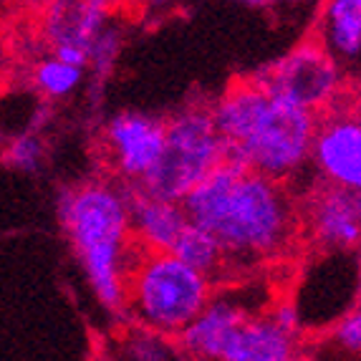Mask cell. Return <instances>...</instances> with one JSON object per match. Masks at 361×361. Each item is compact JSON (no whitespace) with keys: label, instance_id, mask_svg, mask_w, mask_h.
<instances>
[{"label":"cell","instance_id":"obj_1","mask_svg":"<svg viewBox=\"0 0 361 361\" xmlns=\"http://www.w3.org/2000/svg\"><path fill=\"white\" fill-rule=\"evenodd\" d=\"M180 202L190 223L215 235L228 263L283 253L298 228L288 187L238 164L217 162Z\"/></svg>","mask_w":361,"mask_h":361},{"label":"cell","instance_id":"obj_2","mask_svg":"<svg viewBox=\"0 0 361 361\" xmlns=\"http://www.w3.org/2000/svg\"><path fill=\"white\" fill-rule=\"evenodd\" d=\"M210 114L223 139L220 162L225 164L258 169L286 182L311 157L319 116L271 94L258 78L228 86Z\"/></svg>","mask_w":361,"mask_h":361},{"label":"cell","instance_id":"obj_3","mask_svg":"<svg viewBox=\"0 0 361 361\" xmlns=\"http://www.w3.org/2000/svg\"><path fill=\"white\" fill-rule=\"evenodd\" d=\"M61 220L102 306L121 313L127 268L137 247L124 190L106 182L68 190L61 202Z\"/></svg>","mask_w":361,"mask_h":361},{"label":"cell","instance_id":"obj_4","mask_svg":"<svg viewBox=\"0 0 361 361\" xmlns=\"http://www.w3.org/2000/svg\"><path fill=\"white\" fill-rule=\"evenodd\" d=\"M212 298V281L169 250L137 243L124 281V313L137 326L175 338Z\"/></svg>","mask_w":361,"mask_h":361},{"label":"cell","instance_id":"obj_5","mask_svg":"<svg viewBox=\"0 0 361 361\" xmlns=\"http://www.w3.org/2000/svg\"><path fill=\"white\" fill-rule=\"evenodd\" d=\"M223 139L210 109L190 106L164 121V147L154 167L134 185L157 197L180 202L220 162Z\"/></svg>","mask_w":361,"mask_h":361},{"label":"cell","instance_id":"obj_6","mask_svg":"<svg viewBox=\"0 0 361 361\" xmlns=\"http://www.w3.org/2000/svg\"><path fill=\"white\" fill-rule=\"evenodd\" d=\"M255 78L271 94L288 99L316 116L336 106L343 97V66L319 41L298 43Z\"/></svg>","mask_w":361,"mask_h":361},{"label":"cell","instance_id":"obj_7","mask_svg":"<svg viewBox=\"0 0 361 361\" xmlns=\"http://www.w3.org/2000/svg\"><path fill=\"white\" fill-rule=\"evenodd\" d=\"M316 169L329 185L361 187V127L354 109L341 104L319 116L311 142V157Z\"/></svg>","mask_w":361,"mask_h":361},{"label":"cell","instance_id":"obj_8","mask_svg":"<svg viewBox=\"0 0 361 361\" xmlns=\"http://www.w3.org/2000/svg\"><path fill=\"white\" fill-rule=\"evenodd\" d=\"M164 147V121L127 111L109 121L106 149L111 164L124 180L139 182L154 167Z\"/></svg>","mask_w":361,"mask_h":361},{"label":"cell","instance_id":"obj_9","mask_svg":"<svg viewBox=\"0 0 361 361\" xmlns=\"http://www.w3.org/2000/svg\"><path fill=\"white\" fill-rule=\"evenodd\" d=\"M306 228L324 250H354L361 233L359 190L326 182L308 200Z\"/></svg>","mask_w":361,"mask_h":361},{"label":"cell","instance_id":"obj_10","mask_svg":"<svg viewBox=\"0 0 361 361\" xmlns=\"http://www.w3.org/2000/svg\"><path fill=\"white\" fill-rule=\"evenodd\" d=\"M298 331L281 326L271 313H245L223 346V361H288L298 356Z\"/></svg>","mask_w":361,"mask_h":361},{"label":"cell","instance_id":"obj_11","mask_svg":"<svg viewBox=\"0 0 361 361\" xmlns=\"http://www.w3.org/2000/svg\"><path fill=\"white\" fill-rule=\"evenodd\" d=\"M129 207V225L132 238L147 250H169L180 230L185 228L187 215L182 202L167 197H157L139 185L124 190Z\"/></svg>","mask_w":361,"mask_h":361},{"label":"cell","instance_id":"obj_12","mask_svg":"<svg viewBox=\"0 0 361 361\" xmlns=\"http://www.w3.org/2000/svg\"><path fill=\"white\" fill-rule=\"evenodd\" d=\"M245 308L235 306L225 298H210L207 306L175 336L182 356L192 359H220L235 324L245 316Z\"/></svg>","mask_w":361,"mask_h":361},{"label":"cell","instance_id":"obj_13","mask_svg":"<svg viewBox=\"0 0 361 361\" xmlns=\"http://www.w3.org/2000/svg\"><path fill=\"white\" fill-rule=\"evenodd\" d=\"M321 43L341 66L359 61L361 0H326L321 16Z\"/></svg>","mask_w":361,"mask_h":361},{"label":"cell","instance_id":"obj_14","mask_svg":"<svg viewBox=\"0 0 361 361\" xmlns=\"http://www.w3.org/2000/svg\"><path fill=\"white\" fill-rule=\"evenodd\" d=\"M169 253L177 255L182 263H187L190 268H195L197 273L207 276L215 283V278L228 268V255H225L223 245L217 243V238L210 230L200 228V225L187 220L185 228L180 230V235L175 238Z\"/></svg>","mask_w":361,"mask_h":361},{"label":"cell","instance_id":"obj_15","mask_svg":"<svg viewBox=\"0 0 361 361\" xmlns=\"http://www.w3.org/2000/svg\"><path fill=\"white\" fill-rule=\"evenodd\" d=\"M81 78H84V68L66 63V61L56 59V56L38 61L36 68H33V84H36V89L51 99L68 97L81 84Z\"/></svg>","mask_w":361,"mask_h":361},{"label":"cell","instance_id":"obj_16","mask_svg":"<svg viewBox=\"0 0 361 361\" xmlns=\"http://www.w3.org/2000/svg\"><path fill=\"white\" fill-rule=\"evenodd\" d=\"M124 349L127 356L142 361H159V359H175L182 356L180 346L172 336H164V334H157L145 326H134V331L129 334V338L124 341Z\"/></svg>","mask_w":361,"mask_h":361},{"label":"cell","instance_id":"obj_17","mask_svg":"<svg viewBox=\"0 0 361 361\" xmlns=\"http://www.w3.org/2000/svg\"><path fill=\"white\" fill-rule=\"evenodd\" d=\"M8 159H11V164H16L20 169H36L43 159V145L36 137L23 134V137H18L8 147Z\"/></svg>","mask_w":361,"mask_h":361},{"label":"cell","instance_id":"obj_18","mask_svg":"<svg viewBox=\"0 0 361 361\" xmlns=\"http://www.w3.org/2000/svg\"><path fill=\"white\" fill-rule=\"evenodd\" d=\"M334 338L343 351L359 354L361 351V316L359 311L343 313L341 319L334 326Z\"/></svg>","mask_w":361,"mask_h":361},{"label":"cell","instance_id":"obj_19","mask_svg":"<svg viewBox=\"0 0 361 361\" xmlns=\"http://www.w3.org/2000/svg\"><path fill=\"white\" fill-rule=\"evenodd\" d=\"M54 56L61 61H66V63H73V66H81V68L91 61L89 49H86V46H76V43H59V46H54Z\"/></svg>","mask_w":361,"mask_h":361},{"label":"cell","instance_id":"obj_20","mask_svg":"<svg viewBox=\"0 0 361 361\" xmlns=\"http://www.w3.org/2000/svg\"><path fill=\"white\" fill-rule=\"evenodd\" d=\"M8 73H11V46H8L3 30H0V89L6 86Z\"/></svg>","mask_w":361,"mask_h":361},{"label":"cell","instance_id":"obj_21","mask_svg":"<svg viewBox=\"0 0 361 361\" xmlns=\"http://www.w3.org/2000/svg\"><path fill=\"white\" fill-rule=\"evenodd\" d=\"M238 3H243V6H250V8H265V6H271L273 0H238Z\"/></svg>","mask_w":361,"mask_h":361},{"label":"cell","instance_id":"obj_22","mask_svg":"<svg viewBox=\"0 0 361 361\" xmlns=\"http://www.w3.org/2000/svg\"><path fill=\"white\" fill-rule=\"evenodd\" d=\"M13 6H18V0H0V16L11 11Z\"/></svg>","mask_w":361,"mask_h":361},{"label":"cell","instance_id":"obj_23","mask_svg":"<svg viewBox=\"0 0 361 361\" xmlns=\"http://www.w3.org/2000/svg\"><path fill=\"white\" fill-rule=\"evenodd\" d=\"M169 3H175V0H149L152 8H164V6H169Z\"/></svg>","mask_w":361,"mask_h":361}]
</instances>
